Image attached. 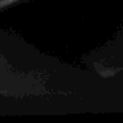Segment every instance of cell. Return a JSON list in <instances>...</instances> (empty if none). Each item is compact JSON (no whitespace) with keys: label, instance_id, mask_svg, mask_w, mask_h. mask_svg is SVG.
I'll return each instance as SVG.
<instances>
[{"label":"cell","instance_id":"cell-2","mask_svg":"<svg viewBox=\"0 0 123 123\" xmlns=\"http://www.w3.org/2000/svg\"><path fill=\"white\" fill-rule=\"evenodd\" d=\"M23 1H25V0H0V12L7 11V9L15 7L16 4L23 3Z\"/></svg>","mask_w":123,"mask_h":123},{"label":"cell","instance_id":"cell-1","mask_svg":"<svg viewBox=\"0 0 123 123\" xmlns=\"http://www.w3.org/2000/svg\"><path fill=\"white\" fill-rule=\"evenodd\" d=\"M40 77L23 65L17 56L16 37L0 31V97L24 99L40 93Z\"/></svg>","mask_w":123,"mask_h":123}]
</instances>
